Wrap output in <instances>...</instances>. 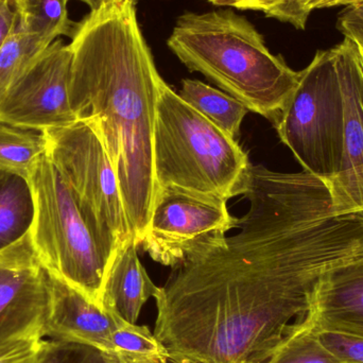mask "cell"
Listing matches in <instances>:
<instances>
[{"instance_id":"6da1fadb","label":"cell","mask_w":363,"mask_h":363,"mask_svg":"<svg viewBox=\"0 0 363 363\" xmlns=\"http://www.w3.org/2000/svg\"><path fill=\"white\" fill-rule=\"evenodd\" d=\"M239 232L194 256L155 296L172 363H266L306 322L318 281L363 257V215L333 211L308 172L251 165Z\"/></svg>"},{"instance_id":"7a4b0ae2","label":"cell","mask_w":363,"mask_h":363,"mask_svg":"<svg viewBox=\"0 0 363 363\" xmlns=\"http://www.w3.org/2000/svg\"><path fill=\"white\" fill-rule=\"evenodd\" d=\"M138 2L106 4L76 23L69 98L78 121L91 123L101 138L140 245L157 191L153 138L164 80L143 35Z\"/></svg>"},{"instance_id":"3957f363","label":"cell","mask_w":363,"mask_h":363,"mask_svg":"<svg viewBox=\"0 0 363 363\" xmlns=\"http://www.w3.org/2000/svg\"><path fill=\"white\" fill-rule=\"evenodd\" d=\"M167 45L188 69L272 123L300 82L301 72L273 55L262 34L232 9L184 13Z\"/></svg>"},{"instance_id":"277c9868","label":"cell","mask_w":363,"mask_h":363,"mask_svg":"<svg viewBox=\"0 0 363 363\" xmlns=\"http://www.w3.org/2000/svg\"><path fill=\"white\" fill-rule=\"evenodd\" d=\"M157 188L228 201L242 194L251 163L236 138L186 104L163 81L153 138Z\"/></svg>"},{"instance_id":"5b68a950","label":"cell","mask_w":363,"mask_h":363,"mask_svg":"<svg viewBox=\"0 0 363 363\" xmlns=\"http://www.w3.org/2000/svg\"><path fill=\"white\" fill-rule=\"evenodd\" d=\"M28 179L35 203L30 238L40 264L101 307L111 262L72 190L47 155Z\"/></svg>"},{"instance_id":"8992f818","label":"cell","mask_w":363,"mask_h":363,"mask_svg":"<svg viewBox=\"0 0 363 363\" xmlns=\"http://www.w3.org/2000/svg\"><path fill=\"white\" fill-rule=\"evenodd\" d=\"M273 125L304 172L328 186L338 172L343 144L337 46L318 51L301 70L298 87Z\"/></svg>"},{"instance_id":"52a82bcc","label":"cell","mask_w":363,"mask_h":363,"mask_svg":"<svg viewBox=\"0 0 363 363\" xmlns=\"http://www.w3.org/2000/svg\"><path fill=\"white\" fill-rule=\"evenodd\" d=\"M42 133L47 157L72 190L112 262L117 251L134 238L118 179L101 138L86 121Z\"/></svg>"},{"instance_id":"ba28073f","label":"cell","mask_w":363,"mask_h":363,"mask_svg":"<svg viewBox=\"0 0 363 363\" xmlns=\"http://www.w3.org/2000/svg\"><path fill=\"white\" fill-rule=\"evenodd\" d=\"M228 201L178 187H159L140 245L155 262L177 268L225 241L236 228Z\"/></svg>"},{"instance_id":"9c48e42d","label":"cell","mask_w":363,"mask_h":363,"mask_svg":"<svg viewBox=\"0 0 363 363\" xmlns=\"http://www.w3.org/2000/svg\"><path fill=\"white\" fill-rule=\"evenodd\" d=\"M72 52L61 38L42 51L0 100V123L42 132L78 121L70 104Z\"/></svg>"},{"instance_id":"30bf717a","label":"cell","mask_w":363,"mask_h":363,"mask_svg":"<svg viewBox=\"0 0 363 363\" xmlns=\"http://www.w3.org/2000/svg\"><path fill=\"white\" fill-rule=\"evenodd\" d=\"M49 298V274L36 256L29 232L0 251V347L44 339Z\"/></svg>"},{"instance_id":"8fae6325","label":"cell","mask_w":363,"mask_h":363,"mask_svg":"<svg viewBox=\"0 0 363 363\" xmlns=\"http://www.w3.org/2000/svg\"><path fill=\"white\" fill-rule=\"evenodd\" d=\"M343 101L340 165L328 184L336 215H363V67L357 45L345 38L336 45Z\"/></svg>"},{"instance_id":"7c38bea8","label":"cell","mask_w":363,"mask_h":363,"mask_svg":"<svg viewBox=\"0 0 363 363\" xmlns=\"http://www.w3.org/2000/svg\"><path fill=\"white\" fill-rule=\"evenodd\" d=\"M49 285L50 298L43 330L44 339L80 343L112 354L111 339L125 323V320L104 311L84 294L50 274Z\"/></svg>"},{"instance_id":"4fadbf2b","label":"cell","mask_w":363,"mask_h":363,"mask_svg":"<svg viewBox=\"0 0 363 363\" xmlns=\"http://www.w3.org/2000/svg\"><path fill=\"white\" fill-rule=\"evenodd\" d=\"M305 323L317 332L363 337V257L322 275Z\"/></svg>"},{"instance_id":"5bb4252c","label":"cell","mask_w":363,"mask_h":363,"mask_svg":"<svg viewBox=\"0 0 363 363\" xmlns=\"http://www.w3.org/2000/svg\"><path fill=\"white\" fill-rule=\"evenodd\" d=\"M138 245L128 241L115 254L106 273L101 307L128 323L136 324L143 306L155 298L160 287L155 285L138 257Z\"/></svg>"},{"instance_id":"9a60e30c","label":"cell","mask_w":363,"mask_h":363,"mask_svg":"<svg viewBox=\"0 0 363 363\" xmlns=\"http://www.w3.org/2000/svg\"><path fill=\"white\" fill-rule=\"evenodd\" d=\"M35 217V203L29 179L0 172V251L29 234Z\"/></svg>"},{"instance_id":"2e32d148","label":"cell","mask_w":363,"mask_h":363,"mask_svg":"<svg viewBox=\"0 0 363 363\" xmlns=\"http://www.w3.org/2000/svg\"><path fill=\"white\" fill-rule=\"evenodd\" d=\"M179 95L205 118L237 140L243 118L249 112L245 104L224 91L190 79L183 80Z\"/></svg>"},{"instance_id":"e0dca14e","label":"cell","mask_w":363,"mask_h":363,"mask_svg":"<svg viewBox=\"0 0 363 363\" xmlns=\"http://www.w3.org/2000/svg\"><path fill=\"white\" fill-rule=\"evenodd\" d=\"M17 29L47 45L62 36L72 38L76 23L69 18L64 0H15Z\"/></svg>"},{"instance_id":"ac0fdd59","label":"cell","mask_w":363,"mask_h":363,"mask_svg":"<svg viewBox=\"0 0 363 363\" xmlns=\"http://www.w3.org/2000/svg\"><path fill=\"white\" fill-rule=\"evenodd\" d=\"M45 155L44 134L0 123V172H14L29 178Z\"/></svg>"},{"instance_id":"d6986e66","label":"cell","mask_w":363,"mask_h":363,"mask_svg":"<svg viewBox=\"0 0 363 363\" xmlns=\"http://www.w3.org/2000/svg\"><path fill=\"white\" fill-rule=\"evenodd\" d=\"M49 45L16 29L0 49V100Z\"/></svg>"},{"instance_id":"ffe728a7","label":"cell","mask_w":363,"mask_h":363,"mask_svg":"<svg viewBox=\"0 0 363 363\" xmlns=\"http://www.w3.org/2000/svg\"><path fill=\"white\" fill-rule=\"evenodd\" d=\"M266 363H345L320 341L306 323L292 332Z\"/></svg>"},{"instance_id":"44dd1931","label":"cell","mask_w":363,"mask_h":363,"mask_svg":"<svg viewBox=\"0 0 363 363\" xmlns=\"http://www.w3.org/2000/svg\"><path fill=\"white\" fill-rule=\"evenodd\" d=\"M111 353L128 357H167V352L147 326L123 323L111 339Z\"/></svg>"},{"instance_id":"7402d4cb","label":"cell","mask_w":363,"mask_h":363,"mask_svg":"<svg viewBox=\"0 0 363 363\" xmlns=\"http://www.w3.org/2000/svg\"><path fill=\"white\" fill-rule=\"evenodd\" d=\"M38 363H123L116 354L68 341L44 339Z\"/></svg>"},{"instance_id":"603a6c76","label":"cell","mask_w":363,"mask_h":363,"mask_svg":"<svg viewBox=\"0 0 363 363\" xmlns=\"http://www.w3.org/2000/svg\"><path fill=\"white\" fill-rule=\"evenodd\" d=\"M317 334L320 341L343 362L363 363V337L335 332Z\"/></svg>"},{"instance_id":"cb8c5ba5","label":"cell","mask_w":363,"mask_h":363,"mask_svg":"<svg viewBox=\"0 0 363 363\" xmlns=\"http://www.w3.org/2000/svg\"><path fill=\"white\" fill-rule=\"evenodd\" d=\"M308 4L309 0H279L264 14L270 18L290 23L296 29L304 30L311 13Z\"/></svg>"},{"instance_id":"d4e9b609","label":"cell","mask_w":363,"mask_h":363,"mask_svg":"<svg viewBox=\"0 0 363 363\" xmlns=\"http://www.w3.org/2000/svg\"><path fill=\"white\" fill-rule=\"evenodd\" d=\"M43 338L23 339L0 347V363H38Z\"/></svg>"},{"instance_id":"484cf974","label":"cell","mask_w":363,"mask_h":363,"mask_svg":"<svg viewBox=\"0 0 363 363\" xmlns=\"http://www.w3.org/2000/svg\"><path fill=\"white\" fill-rule=\"evenodd\" d=\"M17 23L18 19L13 4L6 0L0 1V49L17 29Z\"/></svg>"},{"instance_id":"4316f807","label":"cell","mask_w":363,"mask_h":363,"mask_svg":"<svg viewBox=\"0 0 363 363\" xmlns=\"http://www.w3.org/2000/svg\"><path fill=\"white\" fill-rule=\"evenodd\" d=\"M279 0H219L216 6L234 8L241 11H260L267 12Z\"/></svg>"},{"instance_id":"83f0119b","label":"cell","mask_w":363,"mask_h":363,"mask_svg":"<svg viewBox=\"0 0 363 363\" xmlns=\"http://www.w3.org/2000/svg\"><path fill=\"white\" fill-rule=\"evenodd\" d=\"M357 27H363V2L345 9L339 16L338 29L341 32Z\"/></svg>"},{"instance_id":"f1b7e54d","label":"cell","mask_w":363,"mask_h":363,"mask_svg":"<svg viewBox=\"0 0 363 363\" xmlns=\"http://www.w3.org/2000/svg\"><path fill=\"white\" fill-rule=\"evenodd\" d=\"M363 0H309L311 12L318 9L334 8V6H353L362 4Z\"/></svg>"},{"instance_id":"f546056e","label":"cell","mask_w":363,"mask_h":363,"mask_svg":"<svg viewBox=\"0 0 363 363\" xmlns=\"http://www.w3.org/2000/svg\"><path fill=\"white\" fill-rule=\"evenodd\" d=\"M341 33L345 35V38H351L357 45L363 67V27L351 28V29L345 30Z\"/></svg>"},{"instance_id":"4dcf8cb0","label":"cell","mask_w":363,"mask_h":363,"mask_svg":"<svg viewBox=\"0 0 363 363\" xmlns=\"http://www.w3.org/2000/svg\"><path fill=\"white\" fill-rule=\"evenodd\" d=\"M119 357L123 363H172L167 357H128V356H119Z\"/></svg>"},{"instance_id":"1f68e13d","label":"cell","mask_w":363,"mask_h":363,"mask_svg":"<svg viewBox=\"0 0 363 363\" xmlns=\"http://www.w3.org/2000/svg\"><path fill=\"white\" fill-rule=\"evenodd\" d=\"M64 1L68 4L70 0H64ZM77 1H81L86 4L91 9V11H97L102 8V6H106V4H113V2L125 1V0H77Z\"/></svg>"},{"instance_id":"d6a6232c","label":"cell","mask_w":363,"mask_h":363,"mask_svg":"<svg viewBox=\"0 0 363 363\" xmlns=\"http://www.w3.org/2000/svg\"><path fill=\"white\" fill-rule=\"evenodd\" d=\"M206 1H208L209 4H213V6H216V4H217V2L219 1V0H206Z\"/></svg>"},{"instance_id":"836d02e7","label":"cell","mask_w":363,"mask_h":363,"mask_svg":"<svg viewBox=\"0 0 363 363\" xmlns=\"http://www.w3.org/2000/svg\"><path fill=\"white\" fill-rule=\"evenodd\" d=\"M0 1H4V0H0ZM6 1L11 2V4H14L15 0H6Z\"/></svg>"}]
</instances>
